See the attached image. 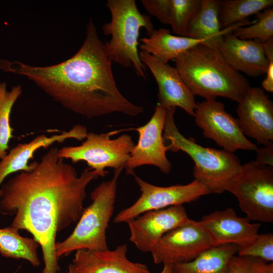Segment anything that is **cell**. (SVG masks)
Here are the masks:
<instances>
[{
  "instance_id": "cell-1",
  "label": "cell",
  "mask_w": 273,
  "mask_h": 273,
  "mask_svg": "<svg viewBox=\"0 0 273 273\" xmlns=\"http://www.w3.org/2000/svg\"><path fill=\"white\" fill-rule=\"evenodd\" d=\"M58 151L51 148L39 161L32 162L31 170L20 171L1 189V213L14 215L11 226L30 233L41 247L42 273L59 270L57 234L78 221L84 209L86 188L99 176L90 168L78 175Z\"/></svg>"
},
{
  "instance_id": "cell-2",
  "label": "cell",
  "mask_w": 273,
  "mask_h": 273,
  "mask_svg": "<svg viewBox=\"0 0 273 273\" xmlns=\"http://www.w3.org/2000/svg\"><path fill=\"white\" fill-rule=\"evenodd\" d=\"M112 62L90 19L82 45L67 60L47 66L2 60L0 68L27 77L65 108L86 118L113 113L136 116L144 112L143 107L120 93Z\"/></svg>"
},
{
  "instance_id": "cell-3",
  "label": "cell",
  "mask_w": 273,
  "mask_h": 273,
  "mask_svg": "<svg viewBox=\"0 0 273 273\" xmlns=\"http://www.w3.org/2000/svg\"><path fill=\"white\" fill-rule=\"evenodd\" d=\"M174 60L175 68L194 96L205 100L221 97L238 103L251 87L216 48L207 44H198Z\"/></svg>"
},
{
  "instance_id": "cell-4",
  "label": "cell",
  "mask_w": 273,
  "mask_h": 273,
  "mask_svg": "<svg viewBox=\"0 0 273 273\" xmlns=\"http://www.w3.org/2000/svg\"><path fill=\"white\" fill-rule=\"evenodd\" d=\"M175 109H166L163 135L164 141L169 142L168 150L173 152L182 151L190 156L194 162L195 179L204 186L210 193L221 194L227 191L241 170L239 159L233 153L204 147L184 136L175 123Z\"/></svg>"
},
{
  "instance_id": "cell-5",
  "label": "cell",
  "mask_w": 273,
  "mask_h": 273,
  "mask_svg": "<svg viewBox=\"0 0 273 273\" xmlns=\"http://www.w3.org/2000/svg\"><path fill=\"white\" fill-rule=\"evenodd\" d=\"M124 168L114 169L113 177L96 187L90 194L91 204L84 208L72 233L56 242L57 257L80 249H108L106 231L113 214L118 179Z\"/></svg>"
},
{
  "instance_id": "cell-6",
  "label": "cell",
  "mask_w": 273,
  "mask_h": 273,
  "mask_svg": "<svg viewBox=\"0 0 273 273\" xmlns=\"http://www.w3.org/2000/svg\"><path fill=\"white\" fill-rule=\"evenodd\" d=\"M106 6L111 19L102 29L111 36L106 43L111 60L123 67H133L138 76L146 79L145 65L138 51L139 36L142 28L149 36L155 30L149 17L140 13L134 0H108Z\"/></svg>"
},
{
  "instance_id": "cell-7",
  "label": "cell",
  "mask_w": 273,
  "mask_h": 273,
  "mask_svg": "<svg viewBox=\"0 0 273 273\" xmlns=\"http://www.w3.org/2000/svg\"><path fill=\"white\" fill-rule=\"evenodd\" d=\"M237 198L239 206L250 221H273V167L254 160L242 165L227 190Z\"/></svg>"
},
{
  "instance_id": "cell-8",
  "label": "cell",
  "mask_w": 273,
  "mask_h": 273,
  "mask_svg": "<svg viewBox=\"0 0 273 273\" xmlns=\"http://www.w3.org/2000/svg\"><path fill=\"white\" fill-rule=\"evenodd\" d=\"M116 132L100 134L88 132L84 141L79 146L59 149V157L70 159L73 163L84 161L99 176H106L105 168H124L135 144L131 137L123 134L114 139L110 136Z\"/></svg>"
},
{
  "instance_id": "cell-9",
  "label": "cell",
  "mask_w": 273,
  "mask_h": 273,
  "mask_svg": "<svg viewBox=\"0 0 273 273\" xmlns=\"http://www.w3.org/2000/svg\"><path fill=\"white\" fill-rule=\"evenodd\" d=\"M133 174L141 194L131 205L118 213L114 219L115 223H126L145 212L183 205L210 194L204 186L196 179L186 185L160 187Z\"/></svg>"
},
{
  "instance_id": "cell-10",
  "label": "cell",
  "mask_w": 273,
  "mask_h": 273,
  "mask_svg": "<svg viewBox=\"0 0 273 273\" xmlns=\"http://www.w3.org/2000/svg\"><path fill=\"white\" fill-rule=\"evenodd\" d=\"M193 116L204 136L223 149L232 153L238 150H257V146L247 139L238 119L225 110L222 103L216 99L197 103Z\"/></svg>"
},
{
  "instance_id": "cell-11",
  "label": "cell",
  "mask_w": 273,
  "mask_h": 273,
  "mask_svg": "<svg viewBox=\"0 0 273 273\" xmlns=\"http://www.w3.org/2000/svg\"><path fill=\"white\" fill-rule=\"evenodd\" d=\"M212 247L200 221L190 219L164 235L151 254L154 263L173 266L190 261Z\"/></svg>"
},
{
  "instance_id": "cell-12",
  "label": "cell",
  "mask_w": 273,
  "mask_h": 273,
  "mask_svg": "<svg viewBox=\"0 0 273 273\" xmlns=\"http://www.w3.org/2000/svg\"><path fill=\"white\" fill-rule=\"evenodd\" d=\"M166 109L156 105L154 113L145 125L135 129L139 140L132 148L126 164L127 173L134 174V168L146 165L158 167L164 173H168L171 164L166 157L167 146L163 135Z\"/></svg>"
},
{
  "instance_id": "cell-13",
  "label": "cell",
  "mask_w": 273,
  "mask_h": 273,
  "mask_svg": "<svg viewBox=\"0 0 273 273\" xmlns=\"http://www.w3.org/2000/svg\"><path fill=\"white\" fill-rule=\"evenodd\" d=\"M190 219L183 205L145 212L126 222L129 241L140 251L151 253L164 235Z\"/></svg>"
},
{
  "instance_id": "cell-14",
  "label": "cell",
  "mask_w": 273,
  "mask_h": 273,
  "mask_svg": "<svg viewBox=\"0 0 273 273\" xmlns=\"http://www.w3.org/2000/svg\"><path fill=\"white\" fill-rule=\"evenodd\" d=\"M139 56L157 82V104L166 109L179 107L193 116L197 103L176 68L159 61L145 52L141 51Z\"/></svg>"
},
{
  "instance_id": "cell-15",
  "label": "cell",
  "mask_w": 273,
  "mask_h": 273,
  "mask_svg": "<svg viewBox=\"0 0 273 273\" xmlns=\"http://www.w3.org/2000/svg\"><path fill=\"white\" fill-rule=\"evenodd\" d=\"M238 121L246 136L265 145L273 141V103L264 90L250 87L237 108Z\"/></svg>"
},
{
  "instance_id": "cell-16",
  "label": "cell",
  "mask_w": 273,
  "mask_h": 273,
  "mask_svg": "<svg viewBox=\"0 0 273 273\" xmlns=\"http://www.w3.org/2000/svg\"><path fill=\"white\" fill-rule=\"evenodd\" d=\"M199 221L212 246L226 244L242 246L258 234L260 226L259 223L251 222L247 217L238 216L231 208L205 215Z\"/></svg>"
},
{
  "instance_id": "cell-17",
  "label": "cell",
  "mask_w": 273,
  "mask_h": 273,
  "mask_svg": "<svg viewBox=\"0 0 273 273\" xmlns=\"http://www.w3.org/2000/svg\"><path fill=\"white\" fill-rule=\"evenodd\" d=\"M127 251L125 244L113 250L80 249L71 264L75 273H151L145 264L128 259Z\"/></svg>"
},
{
  "instance_id": "cell-18",
  "label": "cell",
  "mask_w": 273,
  "mask_h": 273,
  "mask_svg": "<svg viewBox=\"0 0 273 273\" xmlns=\"http://www.w3.org/2000/svg\"><path fill=\"white\" fill-rule=\"evenodd\" d=\"M216 48L236 71L252 77L266 74L268 61L259 41L241 39L231 32L221 37Z\"/></svg>"
},
{
  "instance_id": "cell-19",
  "label": "cell",
  "mask_w": 273,
  "mask_h": 273,
  "mask_svg": "<svg viewBox=\"0 0 273 273\" xmlns=\"http://www.w3.org/2000/svg\"><path fill=\"white\" fill-rule=\"evenodd\" d=\"M87 128L81 124L74 125L70 130L48 136L46 134L36 136L28 143L17 144L0 161V187L9 175L18 171H27L33 167L29 164L38 149L47 148L55 143H62L67 139L78 141L84 140L87 134ZM1 190L0 189V197Z\"/></svg>"
},
{
  "instance_id": "cell-20",
  "label": "cell",
  "mask_w": 273,
  "mask_h": 273,
  "mask_svg": "<svg viewBox=\"0 0 273 273\" xmlns=\"http://www.w3.org/2000/svg\"><path fill=\"white\" fill-rule=\"evenodd\" d=\"M219 1L201 0L199 8L191 19L185 36L196 39L208 41L209 45L216 48L221 37L232 32L239 27L253 23L247 19L221 30L219 21Z\"/></svg>"
},
{
  "instance_id": "cell-21",
  "label": "cell",
  "mask_w": 273,
  "mask_h": 273,
  "mask_svg": "<svg viewBox=\"0 0 273 273\" xmlns=\"http://www.w3.org/2000/svg\"><path fill=\"white\" fill-rule=\"evenodd\" d=\"M139 41L141 51L165 64L198 44H209L206 40L172 35L169 30L163 28L154 30L148 37L142 38Z\"/></svg>"
},
{
  "instance_id": "cell-22",
  "label": "cell",
  "mask_w": 273,
  "mask_h": 273,
  "mask_svg": "<svg viewBox=\"0 0 273 273\" xmlns=\"http://www.w3.org/2000/svg\"><path fill=\"white\" fill-rule=\"evenodd\" d=\"M234 244L213 246L193 260L173 265L174 273H229V264L237 253Z\"/></svg>"
},
{
  "instance_id": "cell-23",
  "label": "cell",
  "mask_w": 273,
  "mask_h": 273,
  "mask_svg": "<svg viewBox=\"0 0 273 273\" xmlns=\"http://www.w3.org/2000/svg\"><path fill=\"white\" fill-rule=\"evenodd\" d=\"M18 232L11 226L0 229L1 254L7 258L24 259L34 267L39 266V244L33 238L21 236Z\"/></svg>"
},
{
  "instance_id": "cell-24",
  "label": "cell",
  "mask_w": 273,
  "mask_h": 273,
  "mask_svg": "<svg viewBox=\"0 0 273 273\" xmlns=\"http://www.w3.org/2000/svg\"><path fill=\"white\" fill-rule=\"evenodd\" d=\"M272 5V0L219 1L218 16L221 30L245 21L249 16L256 15Z\"/></svg>"
},
{
  "instance_id": "cell-25",
  "label": "cell",
  "mask_w": 273,
  "mask_h": 273,
  "mask_svg": "<svg viewBox=\"0 0 273 273\" xmlns=\"http://www.w3.org/2000/svg\"><path fill=\"white\" fill-rule=\"evenodd\" d=\"M22 93L21 86H14L11 90L7 89L6 82L0 83V159L7 154L9 143L14 131L11 126L10 116L15 103Z\"/></svg>"
},
{
  "instance_id": "cell-26",
  "label": "cell",
  "mask_w": 273,
  "mask_h": 273,
  "mask_svg": "<svg viewBox=\"0 0 273 273\" xmlns=\"http://www.w3.org/2000/svg\"><path fill=\"white\" fill-rule=\"evenodd\" d=\"M255 22L234 29L232 33L241 39H254L263 43L273 38V9L268 8L256 15Z\"/></svg>"
},
{
  "instance_id": "cell-27",
  "label": "cell",
  "mask_w": 273,
  "mask_h": 273,
  "mask_svg": "<svg viewBox=\"0 0 273 273\" xmlns=\"http://www.w3.org/2000/svg\"><path fill=\"white\" fill-rule=\"evenodd\" d=\"M201 3V0H170L168 21L175 34L185 36L187 27Z\"/></svg>"
},
{
  "instance_id": "cell-28",
  "label": "cell",
  "mask_w": 273,
  "mask_h": 273,
  "mask_svg": "<svg viewBox=\"0 0 273 273\" xmlns=\"http://www.w3.org/2000/svg\"><path fill=\"white\" fill-rule=\"evenodd\" d=\"M238 256L255 258L267 262L273 261V234L257 235L248 243L238 247Z\"/></svg>"
},
{
  "instance_id": "cell-29",
  "label": "cell",
  "mask_w": 273,
  "mask_h": 273,
  "mask_svg": "<svg viewBox=\"0 0 273 273\" xmlns=\"http://www.w3.org/2000/svg\"><path fill=\"white\" fill-rule=\"evenodd\" d=\"M229 273H273V263L234 255L229 262Z\"/></svg>"
},
{
  "instance_id": "cell-30",
  "label": "cell",
  "mask_w": 273,
  "mask_h": 273,
  "mask_svg": "<svg viewBox=\"0 0 273 273\" xmlns=\"http://www.w3.org/2000/svg\"><path fill=\"white\" fill-rule=\"evenodd\" d=\"M170 0H142L147 12L164 24L168 25V16Z\"/></svg>"
},
{
  "instance_id": "cell-31",
  "label": "cell",
  "mask_w": 273,
  "mask_h": 273,
  "mask_svg": "<svg viewBox=\"0 0 273 273\" xmlns=\"http://www.w3.org/2000/svg\"><path fill=\"white\" fill-rule=\"evenodd\" d=\"M266 58L268 61V67L266 77L262 82L263 89L273 92V38L262 43Z\"/></svg>"
},
{
  "instance_id": "cell-32",
  "label": "cell",
  "mask_w": 273,
  "mask_h": 273,
  "mask_svg": "<svg viewBox=\"0 0 273 273\" xmlns=\"http://www.w3.org/2000/svg\"><path fill=\"white\" fill-rule=\"evenodd\" d=\"M257 156L254 161L261 165L273 167V143H269L256 151Z\"/></svg>"
},
{
  "instance_id": "cell-33",
  "label": "cell",
  "mask_w": 273,
  "mask_h": 273,
  "mask_svg": "<svg viewBox=\"0 0 273 273\" xmlns=\"http://www.w3.org/2000/svg\"><path fill=\"white\" fill-rule=\"evenodd\" d=\"M159 273H174L172 265L164 264L162 269Z\"/></svg>"
},
{
  "instance_id": "cell-34",
  "label": "cell",
  "mask_w": 273,
  "mask_h": 273,
  "mask_svg": "<svg viewBox=\"0 0 273 273\" xmlns=\"http://www.w3.org/2000/svg\"><path fill=\"white\" fill-rule=\"evenodd\" d=\"M67 273H75L71 264L68 266Z\"/></svg>"
}]
</instances>
